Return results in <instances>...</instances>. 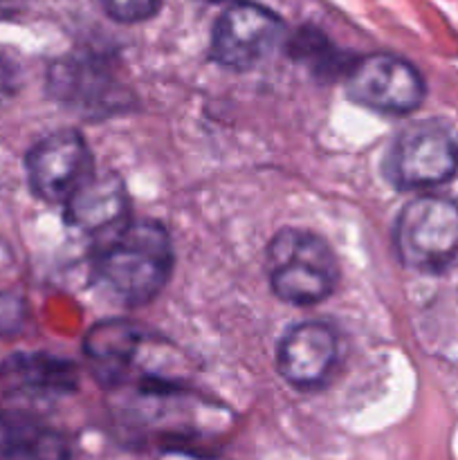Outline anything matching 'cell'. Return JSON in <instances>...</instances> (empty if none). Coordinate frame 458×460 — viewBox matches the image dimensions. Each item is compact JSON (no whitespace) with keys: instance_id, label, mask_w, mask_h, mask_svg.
Returning a JSON list of instances; mask_svg holds the SVG:
<instances>
[{"instance_id":"cell-1","label":"cell","mask_w":458,"mask_h":460,"mask_svg":"<svg viewBox=\"0 0 458 460\" xmlns=\"http://www.w3.org/2000/svg\"><path fill=\"white\" fill-rule=\"evenodd\" d=\"M173 272V245L155 220L126 223L103 245L97 274L103 286L128 305L155 299Z\"/></svg>"},{"instance_id":"cell-2","label":"cell","mask_w":458,"mask_h":460,"mask_svg":"<svg viewBox=\"0 0 458 460\" xmlns=\"http://www.w3.org/2000/svg\"><path fill=\"white\" fill-rule=\"evenodd\" d=\"M265 265L274 295L292 305L328 299L339 281V265L330 245L305 229H281L269 241Z\"/></svg>"},{"instance_id":"cell-3","label":"cell","mask_w":458,"mask_h":460,"mask_svg":"<svg viewBox=\"0 0 458 460\" xmlns=\"http://www.w3.org/2000/svg\"><path fill=\"white\" fill-rule=\"evenodd\" d=\"M393 247L413 272H445L458 259V202L440 196L409 200L395 220Z\"/></svg>"},{"instance_id":"cell-4","label":"cell","mask_w":458,"mask_h":460,"mask_svg":"<svg viewBox=\"0 0 458 460\" xmlns=\"http://www.w3.org/2000/svg\"><path fill=\"white\" fill-rule=\"evenodd\" d=\"M386 178L402 191L438 187L458 171V135L447 121L422 119L395 135L384 162Z\"/></svg>"},{"instance_id":"cell-5","label":"cell","mask_w":458,"mask_h":460,"mask_svg":"<svg viewBox=\"0 0 458 460\" xmlns=\"http://www.w3.org/2000/svg\"><path fill=\"white\" fill-rule=\"evenodd\" d=\"M346 93L359 106L384 115H409L425 99L420 72L393 54H371L346 75Z\"/></svg>"},{"instance_id":"cell-6","label":"cell","mask_w":458,"mask_h":460,"mask_svg":"<svg viewBox=\"0 0 458 460\" xmlns=\"http://www.w3.org/2000/svg\"><path fill=\"white\" fill-rule=\"evenodd\" d=\"M283 39V21L260 4L232 3L211 31V58L232 70L263 61Z\"/></svg>"},{"instance_id":"cell-7","label":"cell","mask_w":458,"mask_h":460,"mask_svg":"<svg viewBox=\"0 0 458 460\" xmlns=\"http://www.w3.org/2000/svg\"><path fill=\"white\" fill-rule=\"evenodd\" d=\"M92 173V155L76 130L48 135L27 153L31 191L52 205H66Z\"/></svg>"},{"instance_id":"cell-8","label":"cell","mask_w":458,"mask_h":460,"mask_svg":"<svg viewBox=\"0 0 458 460\" xmlns=\"http://www.w3.org/2000/svg\"><path fill=\"white\" fill-rule=\"evenodd\" d=\"M337 335L330 326L305 322L290 328L278 344V371L296 389H317L337 364Z\"/></svg>"},{"instance_id":"cell-9","label":"cell","mask_w":458,"mask_h":460,"mask_svg":"<svg viewBox=\"0 0 458 460\" xmlns=\"http://www.w3.org/2000/svg\"><path fill=\"white\" fill-rule=\"evenodd\" d=\"M63 207L66 223L75 232L97 236L124 227V218L128 214V193L119 175L94 171Z\"/></svg>"},{"instance_id":"cell-10","label":"cell","mask_w":458,"mask_h":460,"mask_svg":"<svg viewBox=\"0 0 458 460\" xmlns=\"http://www.w3.org/2000/svg\"><path fill=\"white\" fill-rule=\"evenodd\" d=\"M0 460H70L61 431L22 411L0 413Z\"/></svg>"},{"instance_id":"cell-11","label":"cell","mask_w":458,"mask_h":460,"mask_svg":"<svg viewBox=\"0 0 458 460\" xmlns=\"http://www.w3.org/2000/svg\"><path fill=\"white\" fill-rule=\"evenodd\" d=\"M139 344V332L124 322L99 323L90 331L84 349L90 359L103 367H121L128 362Z\"/></svg>"},{"instance_id":"cell-12","label":"cell","mask_w":458,"mask_h":460,"mask_svg":"<svg viewBox=\"0 0 458 460\" xmlns=\"http://www.w3.org/2000/svg\"><path fill=\"white\" fill-rule=\"evenodd\" d=\"M108 16L119 22H139L151 18L160 7V0H101Z\"/></svg>"},{"instance_id":"cell-13","label":"cell","mask_w":458,"mask_h":460,"mask_svg":"<svg viewBox=\"0 0 458 460\" xmlns=\"http://www.w3.org/2000/svg\"><path fill=\"white\" fill-rule=\"evenodd\" d=\"M18 90V70L7 57L0 54V103L12 99Z\"/></svg>"},{"instance_id":"cell-14","label":"cell","mask_w":458,"mask_h":460,"mask_svg":"<svg viewBox=\"0 0 458 460\" xmlns=\"http://www.w3.org/2000/svg\"><path fill=\"white\" fill-rule=\"evenodd\" d=\"M9 263H12V254H9V247L4 245L3 238H0V272H3V270H7Z\"/></svg>"},{"instance_id":"cell-15","label":"cell","mask_w":458,"mask_h":460,"mask_svg":"<svg viewBox=\"0 0 458 460\" xmlns=\"http://www.w3.org/2000/svg\"><path fill=\"white\" fill-rule=\"evenodd\" d=\"M27 0H0V13H9L13 9H18L21 4H25Z\"/></svg>"},{"instance_id":"cell-16","label":"cell","mask_w":458,"mask_h":460,"mask_svg":"<svg viewBox=\"0 0 458 460\" xmlns=\"http://www.w3.org/2000/svg\"><path fill=\"white\" fill-rule=\"evenodd\" d=\"M202 3H223V0H202Z\"/></svg>"}]
</instances>
